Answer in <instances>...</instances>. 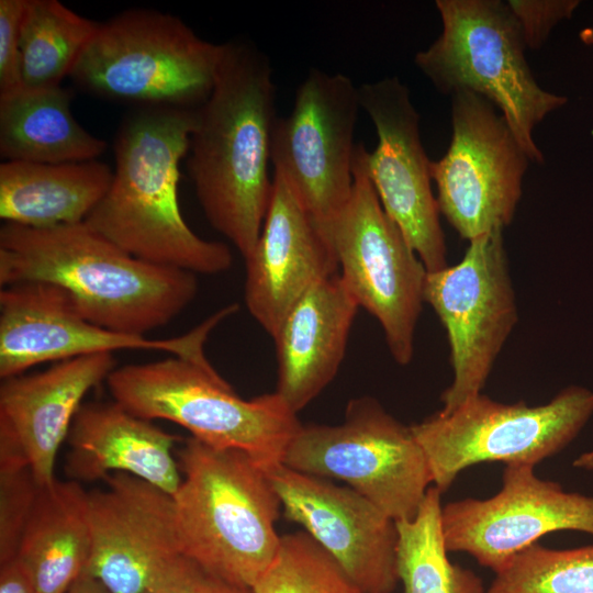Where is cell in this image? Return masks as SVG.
Listing matches in <instances>:
<instances>
[{
	"mask_svg": "<svg viewBox=\"0 0 593 593\" xmlns=\"http://www.w3.org/2000/svg\"><path fill=\"white\" fill-rule=\"evenodd\" d=\"M237 309V304L223 307L181 336L149 339L88 321L58 286L40 281L5 286L0 291V378L23 374L44 362L125 349L163 351L181 358L205 357L204 344L210 333Z\"/></svg>",
	"mask_w": 593,
	"mask_h": 593,
	"instance_id": "obj_14",
	"label": "cell"
},
{
	"mask_svg": "<svg viewBox=\"0 0 593 593\" xmlns=\"http://www.w3.org/2000/svg\"><path fill=\"white\" fill-rule=\"evenodd\" d=\"M181 483L172 495L180 551L212 573L253 588L272 562L282 508L269 478L247 454L193 437L177 450Z\"/></svg>",
	"mask_w": 593,
	"mask_h": 593,
	"instance_id": "obj_4",
	"label": "cell"
},
{
	"mask_svg": "<svg viewBox=\"0 0 593 593\" xmlns=\"http://www.w3.org/2000/svg\"><path fill=\"white\" fill-rule=\"evenodd\" d=\"M359 305L337 272L315 284L272 336L276 391L298 414L334 379Z\"/></svg>",
	"mask_w": 593,
	"mask_h": 593,
	"instance_id": "obj_22",
	"label": "cell"
},
{
	"mask_svg": "<svg viewBox=\"0 0 593 593\" xmlns=\"http://www.w3.org/2000/svg\"><path fill=\"white\" fill-rule=\"evenodd\" d=\"M359 102L374 125L378 144L367 168L379 200L427 271L447 267L430 161L419 133V114L396 77L358 87Z\"/></svg>",
	"mask_w": 593,
	"mask_h": 593,
	"instance_id": "obj_15",
	"label": "cell"
},
{
	"mask_svg": "<svg viewBox=\"0 0 593 593\" xmlns=\"http://www.w3.org/2000/svg\"><path fill=\"white\" fill-rule=\"evenodd\" d=\"M61 86H22L0 93V155L8 160L64 164L97 159L107 143L86 131Z\"/></svg>",
	"mask_w": 593,
	"mask_h": 593,
	"instance_id": "obj_25",
	"label": "cell"
},
{
	"mask_svg": "<svg viewBox=\"0 0 593 593\" xmlns=\"http://www.w3.org/2000/svg\"><path fill=\"white\" fill-rule=\"evenodd\" d=\"M115 369L113 354L59 361L34 374L2 380L0 438L24 455L40 486L53 483L58 450L85 395Z\"/></svg>",
	"mask_w": 593,
	"mask_h": 593,
	"instance_id": "obj_20",
	"label": "cell"
},
{
	"mask_svg": "<svg viewBox=\"0 0 593 593\" xmlns=\"http://www.w3.org/2000/svg\"><path fill=\"white\" fill-rule=\"evenodd\" d=\"M284 516L300 524L362 593L399 582L395 521L367 497L329 479L279 465L268 471Z\"/></svg>",
	"mask_w": 593,
	"mask_h": 593,
	"instance_id": "obj_18",
	"label": "cell"
},
{
	"mask_svg": "<svg viewBox=\"0 0 593 593\" xmlns=\"http://www.w3.org/2000/svg\"><path fill=\"white\" fill-rule=\"evenodd\" d=\"M113 171L98 159L0 165V217L4 223L49 228L85 222L110 188Z\"/></svg>",
	"mask_w": 593,
	"mask_h": 593,
	"instance_id": "obj_23",
	"label": "cell"
},
{
	"mask_svg": "<svg viewBox=\"0 0 593 593\" xmlns=\"http://www.w3.org/2000/svg\"><path fill=\"white\" fill-rule=\"evenodd\" d=\"M452 135L430 161L440 214L469 242L502 231L515 215L530 161L494 105L470 91L451 96Z\"/></svg>",
	"mask_w": 593,
	"mask_h": 593,
	"instance_id": "obj_12",
	"label": "cell"
},
{
	"mask_svg": "<svg viewBox=\"0 0 593 593\" xmlns=\"http://www.w3.org/2000/svg\"><path fill=\"white\" fill-rule=\"evenodd\" d=\"M27 281L60 287L88 321L134 335L168 324L198 293L194 273L139 259L85 222L1 226L0 286Z\"/></svg>",
	"mask_w": 593,
	"mask_h": 593,
	"instance_id": "obj_2",
	"label": "cell"
},
{
	"mask_svg": "<svg viewBox=\"0 0 593 593\" xmlns=\"http://www.w3.org/2000/svg\"><path fill=\"white\" fill-rule=\"evenodd\" d=\"M486 593H593V545L556 550L534 544L495 572Z\"/></svg>",
	"mask_w": 593,
	"mask_h": 593,
	"instance_id": "obj_28",
	"label": "cell"
},
{
	"mask_svg": "<svg viewBox=\"0 0 593 593\" xmlns=\"http://www.w3.org/2000/svg\"><path fill=\"white\" fill-rule=\"evenodd\" d=\"M26 0H0V93L23 86L20 37Z\"/></svg>",
	"mask_w": 593,
	"mask_h": 593,
	"instance_id": "obj_33",
	"label": "cell"
},
{
	"mask_svg": "<svg viewBox=\"0 0 593 593\" xmlns=\"http://www.w3.org/2000/svg\"><path fill=\"white\" fill-rule=\"evenodd\" d=\"M579 36L584 44L593 45V26L583 29Z\"/></svg>",
	"mask_w": 593,
	"mask_h": 593,
	"instance_id": "obj_37",
	"label": "cell"
},
{
	"mask_svg": "<svg viewBox=\"0 0 593 593\" xmlns=\"http://www.w3.org/2000/svg\"><path fill=\"white\" fill-rule=\"evenodd\" d=\"M502 489L485 500L463 499L443 507L446 548L466 552L499 571L515 553L556 530L593 535V496L566 492L527 465H507Z\"/></svg>",
	"mask_w": 593,
	"mask_h": 593,
	"instance_id": "obj_16",
	"label": "cell"
},
{
	"mask_svg": "<svg viewBox=\"0 0 593 593\" xmlns=\"http://www.w3.org/2000/svg\"><path fill=\"white\" fill-rule=\"evenodd\" d=\"M40 489L23 456L0 454V564L16 558Z\"/></svg>",
	"mask_w": 593,
	"mask_h": 593,
	"instance_id": "obj_30",
	"label": "cell"
},
{
	"mask_svg": "<svg viewBox=\"0 0 593 593\" xmlns=\"http://www.w3.org/2000/svg\"><path fill=\"white\" fill-rule=\"evenodd\" d=\"M244 260L246 307L271 337L293 305L339 268L328 238L277 171L260 235Z\"/></svg>",
	"mask_w": 593,
	"mask_h": 593,
	"instance_id": "obj_19",
	"label": "cell"
},
{
	"mask_svg": "<svg viewBox=\"0 0 593 593\" xmlns=\"http://www.w3.org/2000/svg\"><path fill=\"white\" fill-rule=\"evenodd\" d=\"M99 24L58 0H26L20 37L23 86H60Z\"/></svg>",
	"mask_w": 593,
	"mask_h": 593,
	"instance_id": "obj_27",
	"label": "cell"
},
{
	"mask_svg": "<svg viewBox=\"0 0 593 593\" xmlns=\"http://www.w3.org/2000/svg\"><path fill=\"white\" fill-rule=\"evenodd\" d=\"M424 302L448 337L454 379L441 394L440 411L450 412L482 393L518 321L503 232L471 239L458 264L427 271Z\"/></svg>",
	"mask_w": 593,
	"mask_h": 593,
	"instance_id": "obj_11",
	"label": "cell"
},
{
	"mask_svg": "<svg viewBox=\"0 0 593 593\" xmlns=\"http://www.w3.org/2000/svg\"><path fill=\"white\" fill-rule=\"evenodd\" d=\"M107 385L132 414L176 423L209 446L244 451L267 472L282 463L302 426L277 392L242 399L205 357L125 365Z\"/></svg>",
	"mask_w": 593,
	"mask_h": 593,
	"instance_id": "obj_5",
	"label": "cell"
},
{
	"mask_svg": "<svg viewBox=\"0 0 593 593\" xmlns=\"http://www.w3.org/2000/svg\"><path fill=\"white\" fill-rule=\"evenodd\" d=\"M277 120L269 57L249 41L224 43L211 94L197 109L187 168L205 217L244 259L268 210Z\"/></svg>",
	"mask_w": 593,
	"mask_h": 593,
	"instance_id": "obj_1",
	"label": "cell"
},
{
	"mask_svg": "<svg viewBox=\"0 0 593 593\" xmlns=\"http://www.w3.org/2000/svg\"><path fill=\"white\" fill-rule=\"evenodd\" d=\"M149 593H254L181 555Z\"/></svg>",
	"mask_w": 593,
	"mask_h": 593,
	"instance_id": "obj_32",
	"label": "cell"
},
{
	"mask_svg": "<svg viewBox=\"0 0 593 593\" xmlns=\"http://www.w3.org/2000/svg\"><path fill=\"white\" fill-rule=\"evenodd\" d=\"M573 467L593 471V450L580 455L573 461Z\"/></svg>",
	"mask_w": 593,
	"mask_h": 593,
	"instance_id": "obj_36",
	"label": "cell"
},
{
	"mask_svg": "<svg viewBox=\"0 0 593 593\" xmlns=\"http://www.w3.org/2000/svg\"><path fill=\"white\" fill-rule=\"evenodd\" d=\"M440 495L429 486L416 515L395 521L396 569L404 593H486L474 572L448 559Z\"/></svg>",
	"mask_w": 593,
	"mask_h": 593,
	"instance_id": "obj_26",
	"label": "cell"
},
{
	"mask_svg": "<svg viewBox=\"0 0 593 593\" xmlns=\"http://www.w3.org/2000/svg\"><path fill=\"white\" fill-rule=\"evenodd\" d=\"M197 109L138 108L123 120L110 188L85 223L145 261L216 275L232 266L230 247L198 236L178 202L179 165L189 152Z\"/></svg>",
	"mask_w": 593,
	"mask_h": 593,
	"instance_id": "obj_3",
	"label": "cell"
},
{
	"mask_svg": "<svg viewBox=\"0 0 593 593\" xmlns=\"http://www.w3.org/2000/svg\"><path fill=\"white\" fill-rule=\"evenodd\" d=\"M0 593H37L18 558L0 564Z\"/></svg>",
	"mask_w": 593,
	"mask_h": 593,
	"instance_id": "obj_34",
	"label": "cell"
},
{
	"mask_svg": "<svg viewBox=\"0 0 593 593\" xmlns=\"http://www.w3.org/2000/svg\"><path fill=\"white\" fill-rule=\"evenodd\" d=\"M222 51L174 14L131 9L99 24L69 76L138 108L197 109L211 94Z\"/></svg>",
	"mask_w": 593,
	"mask_h": 593,
	"instance_id": "obj_7",
	"label": "cell"
},
{
	"mask_svg": "<svg viewBox=\"0 0 593 593\" xmlns=\"http://www.w3.org/2000/svg\"><path fill=\"white\" fill-rule=\"evenodd\" d=\"M367 154L356 144L349 201L325 235L346 288L379 322L392 358L406 366L414 356L427 270L384 211L368 174Z\"/></svg>",
	"mask_w": 593,
	"mask_h": 593,
	"instance_id": "obj_9",
	"label": "cell"
},
{
	"mask_svg": "<svg viewBox=\"0 0 593 593\" xmlns=\"http://www.w3.org/2000/svg\"><path fill=\"white\" fill-rule=\"evenodd\" d=\"M506 3L519 26L526 47L538 49L559 22L572 16L580 1L508 0Z\"/></svg>",
	"mask_w": 593,
	"mask_h": 593,
	"instance_id": "obj_31",
	"label": "cell"
},
{
	"mask_svg": "<svg viewBox=\"0 0 593 593\" xmlns=\"http://www.w3.org/2000/svg\"><path fill=\"white\" fill-rule=\"evenodd\" d=\"M65 593H110L94 577L82 572Z\"/></svg>",
	"mask_w": 593,
	"mask_h": 593,
	"instance_id": "obj_35",
	"label": "cell"
},
{
	"mask_svg": "<svg viewBox=\"0 0 593 593\" xmlns=\"http://www.w3.org/2000/svg\"><path fill=\"white\" fill-rule=\"evenodd\" d=\"M592 414L593 392L570 385L536 406L506 404L480 393L411 428L443 493L462 470L480 462L535 467L567 447Z\"/></svg>",
	"mask_w": 593,
	"mask_h": 593,
	"instance_id": "obj_8",
	"label": "cell"
},
{
	"mask_svg": "<svg viewBox=\"0 0 593 593\" xmlns=\"http://www.w3.org/2000/svg\"><path fill=\"white\" fill-rule=\"evenodd\" d=\"M282 465L340 480L394 521L413 518L433 483L411 426L370 396L351 400L338 425H302Z\"/></svg>",
	"mask_w": 593,
	"mask_h": 593,
	"instance_id": "obj_10",
	"label": "cell"
},
{
	"mask_svg": "<svg viewBox=\"0 0 593 593\" xmlns=\"http://www.w3.org/2000/svg\"><path fill=\"white\" fill-rule=\"evenodd\" d=\"M443 30L415 55L416 67L441 93L470 91L500 109L532 163L545 158L535 127L567 98L542 89L525 57L526 45L506 2L437 0Z\"/></svg>",
	"mask_w": 593,
	"mask_h": 593,
	"instance_id": "obj_6",
	"label": "cell"
},
{
	"mask_svg": "<svg viewBox=\"0 0 593 593\" xmlns=\"http://www.w3.org/2000/svg\"><path fill=\"white\" fill-rule=\"evenodd\" d=\"M90 552L88 492L74 480L41 486L16 556L37 593H65Z\"/></svg>",
	"mask_w": 593,
	"mask_h": 593,
	"instance_id": "obj_24",
	"label": "cell"
},
{
	"mask_svg": "<svg viewBox=\"0 0 593 593\" xmlns=\"http://www.w3.org/2000/svg\"><path fill=\"white\" fill-rule=\"evenodd\" d=\"M254 593H362L306 533L281 535L278 551Z\"/></svg>",
	"mask_w": 593,
	"mask_h": 593,
	"instance_id": "obj_29",
	"label": "cell"
},
{
	"mask_svg": "<svg viewBox=\"0 0 593 593\" xmlns=\"http://www.w3.org/2000/svg\"><path fill=\"white\" fill-rule=\"evenodd\" d=\"M358 87L343 74L311 69L292 111L278 118L271 163L303 208L326 232L349 201L354 184V133Z\"/></svg>",
	"mask_w": 593,
	"mask_h": 593,
	"instance_id": "obj_13",
	"label": "cell"
},
{
	"mask_svg": "<svg viewBox=\"0 0 593 593\" xmlns=\"http://www.w3.org/2000/svg\"><path fill=\"white\" fill-rule=\"evenodd\" d=\"M64 462L68 480L93 482L113 473L139 478L174 495L181 472L174 456L179 437L115 401L82 404L71 423Z\"/></svg>",
	"mask_w": 593,
	"mask_h": 593,
	"instance_id": "obj_21",
	"label": "cell"
},
{
	"mask_svg": "<svg viewBox=\"0 0 593 593\" xmlns=\"http://www.w3.org/2000/svg\"><path fill=\"white\" fill-rule=\"evenodd\" d=\"M88 492L91 552L85 572L110 593H149L182 553L172 495L113 473Z\"/></svg>",
	"mask_w": 593,
	"mask_h": 593,
	"instance_id": "obj_17",
	"label": "cell"
}]
</instances>
